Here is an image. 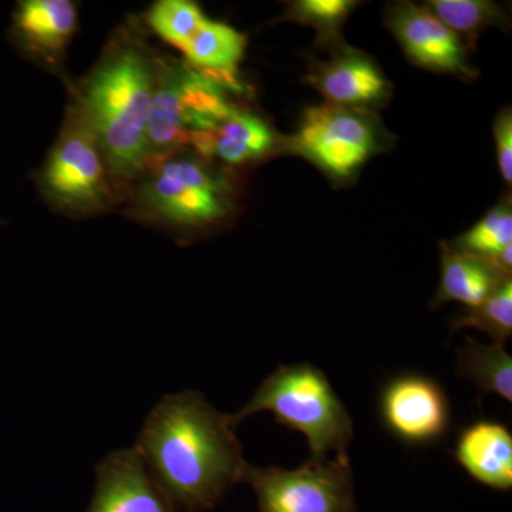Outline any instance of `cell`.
<instances>
[{"label": "cell", "mask_w": 512, "mask_h": 512, "mask_svg": "<svg viewBox=\"0 0 512 512\" xmlns=\"http://www.w3.org/2000/svg\"><path fill=\"white\" fill-rule=\"evenodd\" d=\"M231 414L200 392L167 394L148 413L134 450L174 511L217 507L248 463Z\"/></svg>", "instance_id": "obj_1"}, {"label": "cell", "mask_w": 512, "mask_h": 512, "mask_svg": "<svg viewBox=\"0 0 512 512\" xmlns=\"http://www.w3.org/2000/svg\"><path fill=\"white\" fill-rule=\"evenodd\" d=\"M157 79L137 47L104 57L84 84L79 111L99 141L107 170L131 178L148 163L147 121Z\"/></svg>", "instance_id": "obj_2"}, {"label": "cell", "mask_w": 512, "mask_h": 512, "mask_svg": "<svg viewBox=\"0 0 512 512\" xmlns=\"http://www.w3.org/2000/svg\"><path fill=\"white\" fill-rule=\"evenodd\" d=\"M261 412L274 414L279 424L303 434L312 458L346 454L355 434L350 414L328 377L309 363L278 367L231 420L237 427Z\"/></svg>", "instance_id": "obj_3"}, {"label": "cell", "mask_w": 512, "mask_h": 512, "mask_svg": "<svg viewBox=\"0 0 512 512\" xmlns=\"http://www.w3.org/2000/svg\"><path fill=\"white\" fill-rule=\"evenodd\" d=\"M386 144L384 131L372 111L322 104L303 113L296 134L282 141L335 181H348Z\"/></svg>", "instance_id": "obj_4"}, {"label": "cell", "mask_w": 512, "mask_h": 512, "mask_svg": "<svg viewBox=\"0 0 512 512\" xmlns=\"http://www.w3.org/2000/svg\"><path fill=\"white\" fill-rule=\"evenodd\" d=\"M259 512H357L348 454L312 458L301 467H247Z\"/></svg>", "instance_id": "obj_5"}, {"label": "cell", "mask_w": 512, "mask_h": 512, "mask_svg": "<svg viewBox=\"0 0 512 512\" xmlns=\"http://www.w3.org/2000/svg\"><path fill=\"white\" fill-rule=\"evenodd\" d=\"M141 205L153 217L185 228H202L227 217L231 187L195 157L158 165L141 185Z\"/></svg>", "instance_id": "obj_6"}, {"label": "cell", "mask_w": 512, "mask_h": 512, "mask_svg": "<svg viewBox=\"0 0 512 512\" xmlns=\"http://www.w3.org/2000/svg\"><path fill=\"white\" fill-rule=\"evenodd\" d=\"M107 171L92 128L74 110L40 175L43 191L66 210H100L109 201Z\"/></svg>", "instance_id": "obj_7"}, {"label": "cell", "mask_w": 512, "mask_h": 512, "mask_svg": "<svg viewBox=\"0 0 512 512\" xmlns=\"http://www.w3.org/2000/svg\"><path fill=\"white\" fill-rule=\"evenodd\" d=\"M379 413L384 429L409 446L440 440L451 423L450 402L443 387L416 373L387 382L380 393Z\"/></svg>", "instance_id": "obj_8"}, {"label": "cell", "mask_w": 512, "mask_h": 512, "mask_svg": "<svg viewBox=\"0 0 512 512\" xmlns=\"http://www.w3.org/2000/svg\"><path fill=\"white\" fill-rule=\"evenodd\" d=\"M386 25L417 66L463 79L477 76L463 40L426 9L410 2L392 3L387 8Z\"/></svg>", "instance_id": "obj_9"}, {"label": "cell", "mask_w": 512, "mask_h": 512, "mask_svg": "<svg viewBox=\"0 0 512 512\" xmlns=\"http://www.w3.org/2000/svg\"><path fill=\"white\" fill-rule=\"evenodd\" d=\"M306 82L328 104L372 111L390 97L392 84L369 56L349 46L332 52L325 62L312 60Z\"/></svg>", "instance_id": "obj_10"}, {"label": "cell", "mask_w": 512, "mask_h": 512, "mask_svg": "<svg viewBox=\"0 0 512 512\" xmlns=\"http://www.w3.org/2000/svg\"><path fill=\"white\" fill-rule=\"evenodd\" d=\"M86 512H175L134 448L111 451L96 467Z\"/></svg>", "instance_id": "obj_11"}, {"label": "cell", "mask_w": 512, "mask_h": 512, "mask_svg": "<svg viewBox=\"0 0 512 512\" xmlns=\"http://www.w3.org/2000/svg\"><path fill=\"white\" fill-rule=\"evenodd\" d=\"M454 457L464 471L485 487L512 488V434L498 421L480 420L458 434Z\"/></svg>", "instance_id": "obj_12"}, {"label": "cell", "mask_w": 512, "mask_h": 512, "mask_svg": "<svg viewBox=\"0 0 512 512\" xmlns=\"http://www.w3.org/2000/svg\"><path fill=\"white\" fill-rule=\"evenodd\" d=\"M440 255V285L431 301L433 306L458 302L467 309L476 308L511 278L501 274L490 262L454 245L441 244Z\"/></svg>", "instance_id": "obj_13"}, {"label": "cell", "mask_w": 512, "mask_h": 512, "mask_svg": "<svg viewBox=\"0 0 512 512\" xmlns=\"http://www.w3.org/2000/svg\"><path fill=\"white\" fill-rule=\"evenodd\" d=\"M76 8L69 0H25L13 15V36L28 52L59 53L76 29Z\"/></svg>", "instance_id": "obj_14"}, {"label": "cell", "mask_w": 512, "mask_h": 512, "mask_svg": "<svg viewBox=\"0 0 512 512\" xmlns=\"http://www.w3.org/2000/svg\"><path fill=\"white\" fill-rule=\"evenodd\" d=\"M247 39L224 23L205 19L183 52L198 72L207 74L231 92H241L237 67L244 57Z\"/></svg>", "instance_id": "obj_15"}, {"label": "cell", "mask_w": 512, "mask_h": 512, "mask_svg": "<svg viewBox=\"0 0 512 512\" xmlns=\"http://www.w3.org/2000/svg\"><path fill=\"white\" fill-rule=\"evenodd\" d=\"M281 143L265 120L237 109L212 133L211 156L227 164H245L268 156Z\"/></svg>", "instance_id": "obj_16"}, {"label": "cell", "mask_w": 512, "mask_h": 512, "mask_svg": "<svg viewBox=\"0 0 512 512\" xmlns=\"http://www.w3.org/2000/svg\"><path fill=\"white\" fill-rule=\"evenodd\" d=\"M456 373L476 384L481 393L512 402V357L504 346L467 339L457 352Z\"/></svg>", "instance_id": "obj_17"}, {"label": "cell", "mask_w": 512, "mask_h": 512, "mask_svg": "<svg viewBox=\"0 0 512 512\" xmlns=\"http://www.w3.org/2000/svg\"><path fill=\"white\" fill-rule=\"evenodd\" d=\"M454 247L494 265L501 274L511 276L512 211L510 201L501 202L470 231L457 239Z\"/></svg>", "instance_id": "obj_18"}, {"label": "cell", "mask_w": 512, "mask_h": 512, "mask_svg": "<svg viewBox=\"0 0 512 512\" xmlns=\"http://www.w3.org/2000/svg\"><path fill=\"white\" fill-rule=\"evenodd\" d=\"M424 9L461 40L470 43L485 29L504 25L507 20L503 9L487 0H431Z\"/></svg>", "instance_id": "obj_19"}, {"label": "cell", "mask_w": 512, "mask_h": 512, "mask_svg": "<svg viewBox=\"0 0 512 512\" xmlns=\"http://www.w3.org/2000/svg\"><path fill=\"white\" fill-rule=\"evenodd\" d=\"M356 6L352 0H298L288 3L281 20L311 26L320 45L335 52L348 46L343 42L342 26Z\"/></svg>", "instance_id": "obj_20"}, {"label": "cell", "mask_w": 512, "mask_h": 512, "mask_svg": "<svg viewBox=\"0 0 512 512\" xmlns=\"http://www.w3.org/2000/svg\"><path fill=\"white\" fill-rule=\"evenodd\" d=\"M454 329H478L487 333L494 345L504 346L512 335V281L500 288L476 308L466 309L453 322Z\"/></svg>", "instance_id": "obj_21"}, {"label": "cell", "mask_w": 512, "mask_h": 512, "mask_svg": "<svg viewBox=\"0 0 512 512\" xmlns=\"http://www.w3.org/2000/svg\"><path fill=\"white\" fill-rule=\"evenodd\" d=\"M205 19L200 6L188 0H161L148 15L151 28L180 50L190 42Z\"/></svg>", "instance_id": "obj_22"}, {"label": "cell", "mask_w": 512, "mask_h": 512, "mask_svg": "<svg viewBox=\"0 0 512 512\" xmlns=\"http://www.w3.org/2000/svg\"><path fill=\"white\" fill-rule=\"evenodd\" d=\"M494 137L497 141L498 167L504 181H512V114L510 109H504L498 114L494 123Z\"/></svg>", "instance_id": "obj_23"}]
</instances>
